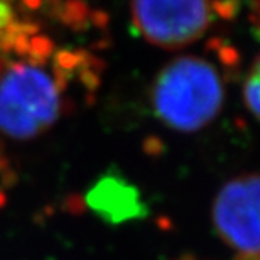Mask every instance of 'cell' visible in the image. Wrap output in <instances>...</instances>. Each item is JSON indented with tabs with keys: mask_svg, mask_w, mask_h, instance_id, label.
<instances>
[{
	"mask_svg": "<svg viewBox=\"0 0 260 260\" xmlns=\"http://www.w3.org/2000/svg\"><path fill=\"white\" fill-rule=\"evenodd\" d=\"M60 115V92L49 74L33 64H14L0 77V132L27 140L38 137Z\"/></svg>",
	"mask_w": 260,
	"mask_h": 260,
	"instance_id": "cell-2",
	"label": "cell"
},
{
	"mask_svg": "<svg viewBox=\"0 0 260 260\" xmlns=\"http://www.w3.org/2000/svg\"><path fill=\"white\" fill-rule=\"evenodd\" d=\"M212 218L226 245L248 260H257L258 177L245 174L228 182L215 198Z\"/></svg>",
	"mask_w": 260,
	"mask_h": 260,
	"instance_id": "cell-4",
	"label": "cell"
},
{
	"mask_svg": "<svg viewBox=\"0 0 260 260\" xmlns=\"http://www.w3.org/2000/svg\"><path fill=\"white\" fill-rule=\"evenodd\" d=\"M258 86H260V83H258V66L255 63L252 68L251 76L248 77V80L245 83V101H246L249 111L254 116L258 115Z\"/></svg>",
	"mask_w": 260,
	"mask_h": 260,
	"instance_id": "cell-6",
	"label": "cell"
},
{
	"mask_svg": "<svg viewBox=\"0 0 260 260\" xmlns=\"http://www.w3.org/2000/svg\"><path fill=\"white\" fill-rule=\"evenodd\" d=\"M86 201L92 210L111 224L146 215L138 190L124 177L115 174L101 177L88 191Z\"/></svg>",
	"mask_w": 260,
	"mask_h": 260,
	"instance_id": "cell-5",
	"label": "cell"
},
{
	"mask_svg": "<svg viewBox=\"0 0 260 260\" xmlns=\"http://www.w3.org/2000/svg\"><path fill=\"white\" fill-rule=\"evenodd\" d=\"M210 0H132L138 33L161 49L185 47L207 31L212 22Z\"/></svg>",
	"mask_w": 260,
	"mask_h": 260,
	"instance_id": "cell-3",
	"label": "cell"
},
{
	"mask_svg": "<svg viewBox=\"0 0 260 260\" xmlns=\"http://www.w3.org/2000/svg\"><path fill=\"white\" fill-rule=\"evenodd\" d=\"M222 102L224 85L219 72L207 60L191 55L166 64L151 89L155 116L183 134L209 125L221 111Z\"/></svg>",
	"mask_w": 260,
	"mask_h": 260,
	"instance_id": "cell-1",
	"label": "cell"
}]
</instances>
